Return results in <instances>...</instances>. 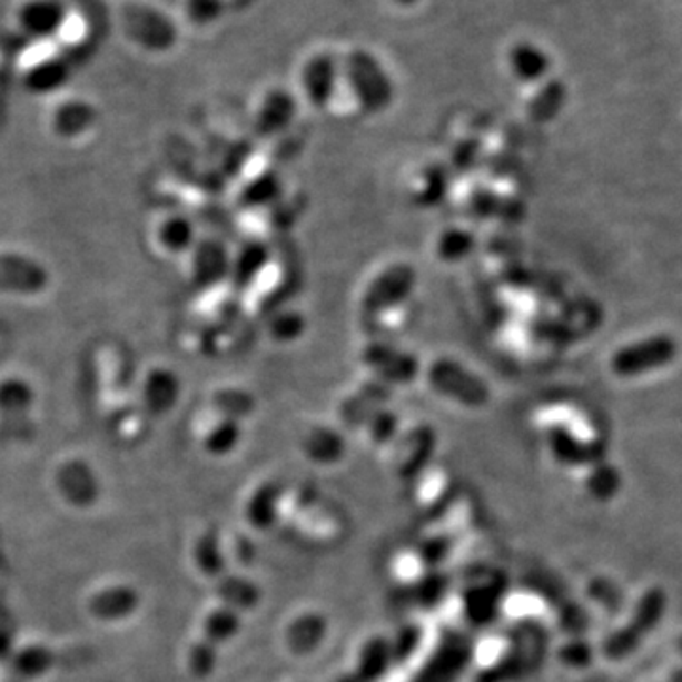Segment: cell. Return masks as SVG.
<instances>
[{"mask_svg": "<svg viewBox=\"0 0 682 682\" xmlns=\"http://www.w3.org/2000/svg\"><path fill=\"white\" fill-rule=\"evenodd\" d=\"M508 65H511L514 77L520 78L522 82L533 83L548 75L552 63H550L548 53L541 50L538 46L531 45V42H517L512 46L511 53H508Z\"/></svg>", "mask_w": 682, "mask_h": 682, "instance_id": "277c9868", "label": "cell"}, {"mask_svg": "<svg viewBox=\"0 0 682 682\" xmlns=\"http://www.w3.org/2000/svg\"><path fill=\"white\" fill-rule=\"evenodd\" d=\"M565 102V86L562 82H546L541 91L530 101V115L535 120H550L554 118Z\"/></svg>", "mask_w": 682, "mask_h": 682, "instance_id": "8992f818", "label": "cell"}, {"mask_svg": "<svg viewBox=\"0 0 682 682\" xmlns=\"http://www.w3.org/2000/svg\"><path fill=\"white\" fill-rule=\"evenodd\" d=\"M338 69L336 61L328 53H319L307 61L302 72V83L313 105L325 107L336 90Z\"/></svg>", "mask_w": 682, "mask_h": 682, "instance_id": "3957f363", "label": "cell"}, {"mask_svg": "<svg viewBox=\"0 0 682 682\" xmlns=\"http://www.w3.org/2000/svg\"><path fill=\"white\" fill-rule=\"evenodd\" d=\"M223 12V0H190L191 20L209 23Z\"/></svg>", "mask_w": 682, "mask_h": 682, "instance_id": "52a82bcc", "label": "cell"}, {"mask_svg": "<svg viewBox=\"0 0 682 682\" xmlns=\"http://www.w3.org/2000/svg\"><path fill=\"white\" fill-rule=\"evenodd\" d=\"M345 75L363 110L376 115L389 107L395 96L393 80L370 51L353 50L345 58Z\"/></svg>", "mask_w": 682, "mask_h": 682, "instance_id": "6da1fadb", "label": "cell"}, {"mask_svg": "<svg viewBox=\"0 0 682 682\" xmlns=\"http://www.w3.org/2000/svg\"><path fill=\"white\" fill-rule=\"evenodd\" d=\"M294 115H296V101L288 91H269L256 115V126L264 134H277L287 128Z\"/></svg>", "mask_w": 682, "mask_h": 682, "instance_id": "5b68a950", "label": "cell"}, {"mask_svg": "<svg viewBox=\"0 0 682 682\" xmlns=\"http://www.w3.org/2000/svg\"><path fill=\"white\" fill-rule=\"evenodd\" d=\"M396 4H401V7H414L417 0H395Z\"/></svg>", "mask_w": 682, "mask_h": 682, "instance_id": "ba28073f", "label": "cell"}, {"mask_svg": "<svg viewBox=\"0 0 682 682\" xmlns=\"http://www.w3.org/2000/svg\"><path fill=\"white\" fill-rule=\"evenodd\" d=\"M679 355V344L670 334H656L625 345L612 355L611 368L620 377H637L670 366Z\"/></svg>", "mask_w": 682, "mask_h": 682, "instance_id": "7a4b0ae2", "label": "cell"}]
</instances>
